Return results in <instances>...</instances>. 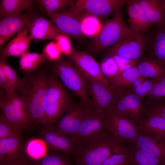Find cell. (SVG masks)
I'll return each mask as SVG.
<instances>
[{"label": "cell", "instance_id": "obj_15", "mask_svg": "<svg viewBox=\"0 0 165 165\" xmlns=\"http://www.w3.org/2000/svg\"><path fill=\"white\" fill-rule=\"evenodd\" d=\"M145 35V54L165 69V24H152Z\"/></svg>", "mask_w": 165, "mask_h": 165}, {"label": "cell", "instance_id": "obj_47", "mask_svg": "<svg viewBox=\"0 0 165 165\" xmlns=\"http://www.w3.org/2000/svg\"><path fill=\"white\" fill-rule=\"evenodd\" d=\"M161 1L165 10V0H161Z\"/></svg>", "mask_w": 165, "mask_h": 165}, {"label": "cell", "instance_id": "obj_17", "mask_svg": "<svg viewBox=\"0 0 165 165\" xmlns=\"http://www.w3.org/2000/svg\"><path fill=\"white\" fill-rule=\"evenodd\" d=\"M41 138L50 148L68 155H74L77 144L73 138L55 129L52 126H42L39 130Z\"/></svg>", "mask_w": 165, "mask_h": 165}, {"label": "cell", "instance_id": "obj_11", "mask_svg": "<svg viewBox=\"0 0 165 165\" xmlns=\"http://www.w3.org/2000/svg\"><path fill=\"white\" fill-rule=\"evenodd\" d=\"M84 76L93 107L104 113L107 111L112 110L121 90L111 84L106 86Z\"/></svg>", "mask_w": 165, "mask_h": 165}, {"label": "cell", "instance_id": "obj_2", "mask_svg": "<svg viewBox=\"0 0 165 165\" xmlns=\"http://www.w3.org/2000/svg\"><path fill=\"white\" fill-rule=\"evenodd\" d=\"M126 145L106 134L78 143L74 155L77 165H101Z\"/></svg>", "mask_w": 165, "mask_h": 165}, {"label": "cell", "instance_id": "obj_8", "mask_svg": "<svg viewBox=\"0 0 165 165\" xmlns=\"http://www.w3.org/2000/svg\"><path fill=\"white\" fill-rule=\"evenodd\" d=\"M146 35L136 32L125 37L109 48L105 56L116 55L138 61L145 54Z\"/></svg>", "mask_w": 165, "mask_h": 165}, {"label": "cell", "instance_id": "obj_16", "mask_svg": "<svg viewBox=\"0 0 165 165\" xmlns=\"http://www.w3.org/2000/svg\"><path fill=\"white\" fill-rule=\"evenodd\" d=\"M68 57L85 77L106 86L110 84V81L103 74L100 64L88 53L73 50Z\"/></svg>", "mask_w": 165, "mask_h": 165}, {"label": "cell", "instance_id": "obj_31", "mask_svg": "<svg viewBox=\"0 0 165 165\" xmlns=\"http://www.w3.org/2000/svg\"><path fill=\"white\" fill-rule=\"evenodd\" d=\"M75 1L38 0L35 1L41 6L44 13H58L68 10Z\"/></svg>", "mask_w": 165, "mask_h": 165}, {"label": "cell", "instance_id": "obj_1", "mask_svg": "<svg viewBox=\"0 0 165 165\" xmlns=\"http://www.w3.org/2000/svg\"><path fill=\"white\" fill-rule=\"evenodd\" d=\"M48 76L45 72H39L23 78L20 93L22 97L28 114L29 125L44 124V101Z\"/></svg>", "mask_w": 165, "mask_h": 165}, {"label": "cell", "instance_id": "obj_49", "mask_svg": "<svg viewBox=\"0 0 165 165\" xmlns=\"http://www.w3.org/2000/svg\"></svg>", "mask_w": 165, "mask_h": 165}, {"label": "cell", "instance_id": "obj_37", "mask_svg": "<svg viewBox=\"0 0 165 165\" xmlns=\"http://www.w3.org/2000/svg\"><path fill=\"white\" fill-rule=\"evenodd\" d=\"M100 65L103 74L110 82L118 73V64L112 56L105 57Z\"/></svg>", "mask_w": 165, "mask_h": 165}, {"label": "cell", "instance_id": "obj_38", "mask_svg": "<svg viewBox=\"0 0 165 165\" xmlns=\"http://www.w3.org/2000/svg\"><path fill=\"white\" fill-rule=\"evenodd\" d=\"M153 81L152 89L145 97L146 100H151L165 97V74L155 79Z\"/></svg>", "mask_w": 165, "mask_h": 165}, {"label": "cell", "instance_id": "obj_27", "mask_svg": "<svg viewBox=\"0 0 165 165\" xmlns=\"http://www.w3.org/2000/svg\"><path fill=\"white\" fill-rule=\"evenodd\" d=\"M50 148L42 138H33L24 144L25 154L31 161L39 160L50 152Z\"/></svg>", "mask_w": 165, "mask_h": 165}, {"label": "cell", "instance_id": "obj_13", "mask_svg": "<svg viewBox=\"0 0 165 165\" xmlns=\"http://www.w3.org/2000/svg\"><path fill=\"white\" fill-rule=\"evenodd\" d=\"M21 137L0 139V165H31Z\"/></svg>", "mask_w": 165, "mask_h": 165}, {"label": "cell", "instance_id": "obj_34", "mask_svg": "<svg viewBox=\"0 0 165 165\" xmlns=\"http://www.w3.org/2000/svg\"><path fill=\"white\" fill-rule=\"evenodd\" d=\"M6 58L1 54L0 64L3 67L12 91L19 92L22 85L23 79L19 77L15 70L8 63Z\"/></svg>", "mask_w": 165, "mask_h": 165}, {"label": "cell", "instance_id": "obj_25", "mask_svg": "<svg viewBox=\"0 0 165 165\" xmlns=\"http://www.w3.org/2000/svg\"><path fill=\"white\" fill-rule=\"evenodd\" d=\"M153 24H165V10L161 0H137Z\"/></svg>", "mask_w": 165, "mask_h": 165}, {"label": "cell", "instance_id": "obj_23", "mask_svg": "<svg viewBox=\"0 0 165 165\" xmlns=\"http://www.w3.org/2000/svg\"><path fill=\"white\" fill-rule=\"evenodd\" d=\"M26 28L19 32L1 50V54L7 57L8 56L21 57L28 52L32 38Z\"/></svg>", "mask_w": 165, "mask_h": 165}, {"label": "cell", "instance_id": "obj_5", "mask_svg": "<svg viewBox=\"0 0 165 165\" xmlns=\"http://www.w3.org/2000/svg\"><path fill=\"white\" fill-rule=\"evenodd\" d=\"M135 32L126 24L121 11L102 25L100 31L94 36L90 50L100 51Z\"/></svg>", "mask_w": 165, "mask_h": 165}, {"label": "cell", "instance_id": "obj_36", "mask_svg": "<svg viewBox=\"0 0 165 165\" xmlns=\"http://www.w3.org/2000/svg\"><path fill=\"white\" fill-rule=\"evenodd\" d=\"M131 164L128 145L112 155L101 165H131Z\"/></svg>", "mask_w": 165, "mask_h": 165}, {"label": "cell", "instance_id": "obj_6", "mask_svg": "<svg viewBox=\"0 0 165 165\" xmlns=\"http://www.w3.org/2000/svg\"><path fill=\"white\" fill-rule=\"evenodd\" d=\"M5 97L0 100L1 113L6 119L22 132L29 125V117L22 96L16 92H6Z\"/></svg>", "mask_w": 165, "mask_h": 165}, {"label": "cell", "instance_id": "obj_24", "mask_svg": "<svg viewBox=\"0 0 165 165\" xmlns=\"http://www.w3.org/2000/svg\"><path fill=\"white\" fill-rule=\"evenodd\" d=\"M138 126L140 133L165 138V119L159 116L145 112Z\"/></svg>", "mask_w": 165, "mask_h": 165}, {"label": "cell", "instance_id": "obj_20", "mask_svg": "<svg viewBox=\"0 0 165 165\" xmlns=\"http://www.w3.org/2000/svg\"><path fill=\"white\" fill-rule=\"evenodd\" d=\"M24 28L32 39L55 40L59 35L63 34L53 22L43 17H35Z\"/></svg>", "mask_w": 165, "mask_h": 165}, {"label": "cell", "instance_id": "obj_12", "mask_svg": "<svg viewBox=\"0 0 165 165\" xmlns=\"http://www.w3.org/2000/svg\"><path fill=\"white\" fill-rule=\"evenodd\" d=\"M105 113L92 107L73 137L79 143L106 133Z\"/></svg>", "mask_w": 165, "mask_h": 165}, {"label": "cell", "instance_id": "obj_26", "mask_svg": "<svg viewBox=\"0 0 165 165\" xmlns=\"http://www.w3.org/2000/svg\"><path fill=\"white\" fill-rule=\"evenodd\" d=\"M132 165H165V161L138 148L133 142H129Z\"/></svg>", "mask_w": 165, "mask_h": 165}, {"label": "cell", "instance_id": "obj_4", "mask_svg": "<svg viewBox=\"0 0 165 165\" xmlns=\"http://www.w3.org/2000/svg\"><path fill=\"white\" fill-rule=\"evenodd\" d=\"M52 67L53 74L60 78L62 83L80 99V102L88 107H92L86 79L76 65L69 60L59 59Z\"/></svg>", "mask_w": 165, "mask_h": 165}, {"label": "cell", "instance_id": "obj_7", "mask_svg": "<svg viewBox=\"0 0 165 165\" xmlns=\"http://www.w3.org/2000/svg\"><path fill=\"white\" fill-rule=\"evenodd\" d=\"M144 99L127 90H121L112 110L116 115L138 126L145 113Z\"/></svg>", "mask_w": 165, "mask_h": 165}, {"label": "cell", "instance_id": "obj_41", "mask_svg": "<svg viewBox=\"0 0 165 165\" xmlns=\"http://www.w3.org/2000/svg\"><path fill=\"white\" fill-rule=\"evenodd\" d=\"M61 53L56 42L53 41L48 43L43 50V54L46 59L51 61L59 59Z\"/></svg>", "mask_w": 165, "mask_h": 165}, {"label": "cell", "instance_id": "obj_30", "mask_svg": "<svg viewBox=\"0 0 165 165\" xmlns=\"http://www.w3.org/2000/svg\"><path fill=\"white\" fill-rule=\"evenodd\" d=\"M141 77L137 66L117 75L111 81L110 84L118 89L127 90L137 78Z\"/></svg>", "mask_w": 165, "mask_h": 165}, {"label": "cell", "instance_id": "obj_48", "mask_svg": "<svg viewBox=\"0 0 165 165\" xmlns=\"http://www.w3.org/2000/svg\"><path fill=\"white\" fill-rule=\"evenodd\" d=\"M131 165H132V164H131Z\"/></svg>", "mask_w": 165, "mask_h": 165}, {"label": "cell", "instance_id": "obj_18", "mask_svg": "<svg viewBox=\"0 0 165 165\" xmlns=\"http://www.w3.org/2000/svg\"><path fill=\"white\" fill-rule=\"evenodd\" d=\"M92 107L86 106L80 102L75 103L57 124L52 126L59 131L73 138Z\"/></svg>", "mask_w": 165, "mask_h": 165}, {"label": "cell", "instance_id": "obj_44", "mask_svg": "<svg viewBox=\"0 0 165 165\" xmlns=\"http://www.w3.org/2000/svg\"><path fill=\"white\" fill-rule=\"evenodd\" d=\"M0 86L1 87L4 89L6 92L13 91L9 85L3 67L1 64H0Z\"/></svg>", "mask_w": 165, "mask_h": 165}, {"label": "cell", "instance_id": "obj_29", "mask_svg": "<svg viewBox=\"0 0 165 165\" xmlns=\"http://www.w3.org/2000/svg\"><path fill=\"white\" fill-rule=\"evenodd\" d=\"M141 76L156 78L165 74V69L161 67L153 58L144 57L137 66Z\"/></svg>", "mask_w": 165, "mask_h": 165}, {"label": "cell", "instance_id": "obj_40", "mask_svg": "<svg viewBox=\"0 0 165 165\" xmlns=\"http://www.w3.org/2000/svg\"><path fill=\"white\" fill-rule=\"evenodd\" d=\"M22 132L12 125L1 113L0 115V139L12 137H20Z\"/></svg>", "mask_w": 165, "mask_h": 165}, {"label": "cell", "instance_id": "obj_10", "mask_svg": "<svg viewBox=\"0 0 165 165\" xmlns=\"http://www.w3.org/2000/svg\"><path fill=\"white\" fill-rule=\"evenodd\" d=\"M75 3L70 9L66 12L58 13H44L63 34L77 40L85 36L82 24L84 13L79 12L75 8Z\"/></svg>", "mask_w": 165, "mask_h": 165}, {"label": "cell", "instance_id": "obj_45", "mask_svg": "<svg viewBox=\"0 0 165 165\" xmlns=\"http://www.w3.org/2000/svg\"><path fill=\"white\" fill-rule=\"evenodd\" d=\"M112 56L118 65L124 64L134 63H139V61L126 59L116 55H113Z\"/></svg>", "mask_w": 165, "mask_h": 165}, {"label": "cell", "instance_id": "obj_21", "mask_svg": "<svg viewBox=\"0 0 165 165\" xmlns=\"http://www.w3.org/2000/svg\"><path fill=\"white\" fill-rule=\"evenodd\" d=\"M126 4L130 27L138 33L148 32L152 24L137 0H128Z\"/></svg>", "mask_w": 165, "mask_h": 165}, {"label": "cell", "instance_id": "obj_35", "mask_svg": "<svg viewBox=\"0 0 165 165\" xmlns=\"http://www.w3.org/2000/svg\"><path fill=\"white\" fill-rule=\"evenodd\" d=\"M82 30L85 35L94 36L101 30L102 25L97 17L92 15L84 13L82 18Z\"/></svg>", "mask_w": 165, "mask_h": 165}, {"label": "cell", "instance_id": "obj_33", "mask_svg": "<svg viewBox=\"0 0 165 165\" xmlns=\"http://www.w3.org/2000/svg\"><path fill=\"white\" fill-rule=\"evenodd\" d=\"M31 165H72V160L70 155L53 152L39 160L31 161Z\"/></svg>", "mask_w": 165, "mask_h": 165}, {"label": "cell", "instance_id": "obj_39", "mask_svg": "<svg viewBox=\"0 0 165 165\" xmlns=\"http://www.w3.org/2000/svg\"><path fill=\"white\" fill-rule=\"evenodd\" d=\"M145 101V112L156 115L165 119V98Z\"/></svg>", "mask_w": 165, "mask_h": 165}, {"label": "cell", "instance_id": "obj_28", "mask_svg": "<svg viewBox=\"0 0 165 165\" xmlns=\"http://www.w3.org/2000/svg\"><path fill=\"white\" fill-rule=\"evenodd\" d=\"M33 0H1L0 18L21 13L32 7Z\"/></svg>", "mask_w": 165, "mask_h": 165}, {"label": "cell", "instance_id": "obj_3", "mask_svg": "<svg viewBox=\"0 0 165 165\" xmlns=\"http://www.w3.org/2000/svg\"><path fill=\"white\" fill-rule=\"evenodd\" d=\"M67 89L53 74L48 76L43 126L53 125L75 104Z\"/></svg>", "mask_w": 165, "mask_h": 165}, {"label": "cell", "instance_id": "obj_46", "mask_svg": "<svg viewBox=\"0 0 165 165\" xmlns=\"http://www.w3.org/2000/svg\"><path fill=\"white\" fill-rule=\"evenodd\" d=\"M146 80V79L142 77L137 78L133 82L127 90L130 91H132L141 86Z\"/></svg>", "mask_w": 165, "mask_h": 165}, {"label": "cell", "instance_id": "obj_43", "mask_svg": "<svg viewBox=\"0 0 165 165\" xmlns=\"http://www.w3.org/2000/svg\"><path fill=\"white\" fill-rule=\"evenodd\" d=\"M152 86V79H146L141 86L130 91L139 97L145 99L151 92Z\"/></svg>", "mask_w": 165, "mask_h": 165}, {"label": "cell", "instance_id": "obj_9", "mask_svg": "<svg viewBox=\"0 0 165 165\" xmlns=\"http://www.w3.org/2000/svg\"><path fill=\"white\" fill-rule=\"evenodd\" d=\"M105 113L107 134L120 142L134 141L139 134L138 126L127 119L117 116L111 110Z\"/></svg>", "mask_w": 165, "mask_h": 165}, {"label": "cell", "instance_id": "obj_19", "mask_svg": "<svg viewBox=\"0 0 165 165\" xmlns=\"http://www.w3.org/2000/svg\"><path fill=\"white\" fill-rule=\"evenodd\" d=\"M36 16L31 13H21L0 18V50L7 41L23 30L29 21Z\"/></svg>", "mask_w": 165, "mask_h": 165}, {"label": "cell", "instance_id": "obj_32", "mask_svg": "<svg viewBox=\"0 0 165 165\" xmlns=\"http://www.w3.org/2000/svg\"><path fill=\"white\" fill-rule=\"evenodd\" d=\"M19 66L20 70L31 73L46 59L43 54L27 52L20 57Z\"/></svg>", "mask_w": 165, "mask_h": 165}, {"label": "cell", "instance_id": "obj_42", "mask_svg": "<svg viewBox=\"0 0 165 165\" xmlns=\"http://www.w3.org/2000/svg\"><path fill=\"white\" fill-rule=\"evenodd\" d=\"M55 40L62 53L68 56L71 54L73 50L68 37L61 34L57 36Z\"/></svg>", "mask_w": 165, "mask_h": 165}, {"label": "cell", "instance_id": "obj_14", "mask_svg": "<svg viewBox=\"0 0 165 165\" xmlns=\"http://www.w3.org/2000/svg\"><path fill=\"white\" fill-rule=\"evenodd\" d=\"M128 0H77L74 4L79 12L95 16L106 17L115 16L121 11Z\"/></svg>", "mask_w": 165, "mask_h": 165}, {"label": "cell", "instance_id": "obj_22", "mask_svg": "<svg viewBox=\"0 0 165 165\" xmlns=\"http://www.w3.org/2000/svg\"><path fill=\"white\" fill-rule=\"evenodd\" d=\"M133 143L140 149L165 161V138L138 134Z\"/></svg>", "mask_w": 165, "mask_h": 165}]
</instances>
